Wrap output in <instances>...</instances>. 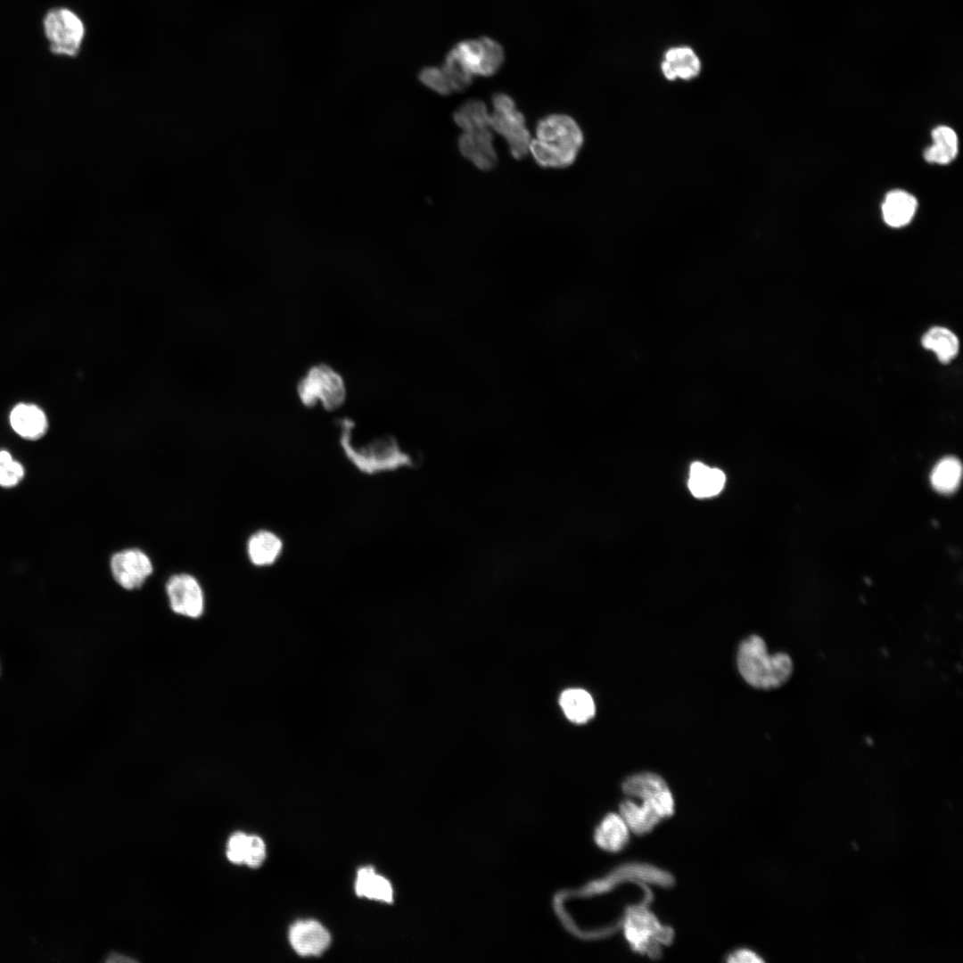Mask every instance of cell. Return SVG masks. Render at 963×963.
Returning <instances> with one entry per match:
<instances>
[{
    "label": "cell",
    "mask_w": 963,
    "mask_h": 963,
    "mask_svg": "<svg viewBox=\"0 0 963 963\" xmlns=\"http://www.w3.org/2000/svg\"><path fill=\"white\" fill-rule=\"evenodd\" d=\"M266 858V845L264 841L258 835H249L245 852L244 864L248 867L259 868Z\"/></svg>",
    "instance_id": "f1b7e54d"
},
{
    "label": "cell",
    "mask_w": 963,
    "mask_h": 963,
    "mask_svg": "<svg viewBox=\"0 0 963 963\" xmlns=\"http://www.w3.org/2000/svg\"><path fill=\"white\" fill-rule=\"evenodd\" d=\"M917 206V199L912 194L901 190L889 192L882 205L884 220L892 227L903 226L912 219Z\"/></svg>",
    "instance_id": "ac0fdd59"
},
{
    "label": "cell",
    "mask_w": 963,
    "mask_h": 963,
    "mask_svg": "<svg viewBox=\"0 0 963 963\" xmlns=\"http://www.w3.org/2000/svg\"><path fill=\"white\" fill-rule=\"evenodd\" d=\"M43 27L52 53L69 57L78 54L86 28L73 11L64 7L51 9L44 17Z\"/></svg>",
    "instance_id": "8992f818"
},
{
    "label": "cell",
    "mask_w": 963,
    "mask_h": 963,
    "mask_svg": "<svg viewBox=\"0 0 963 963\" xmlns=\"http://www.w3.org/2000/svg\"><path fill=\"white\" fill-rule=\"evenodd\" d=\"M300 399L308 406L321 403L325 408L339 407L345 398L342 378L326 366H317L300 380Z\"/></svg>",
    "instance_id": "52a82bcc"
},
{
    "label": "cell",
    "mask_w": 963,
    "mask_h": 963,
    "mask_svg": "<svg viewBox=\"0 0 963 963\" xmlns=\"http://www.w3.org/2000/svg\"><path fill=\"white\" fill-rule=\"evenodd\" d=\"M630 830L620 814H607L594 832L596 844L603 850L617 852L626 847Z\"/></svg>",
    "instance_id": "2e32d148"
},
{
    "label": "cell",
    "mask_w": 963,
    "mask_h": 963,
    "mask_svg": "<svg viewBox=\"0 0 963 963\" xmlns=\"http://www.w3.org/2000/svg\"><path fill=\"white\" fill-rule=\"evenodd\" d=\"M110 565L115 581L126 590L140 588L153 571L150 558L137 548L115 553Z\"/></svg>",
    "instance_id": "30bf717a"
},
{
    "label": "cell",
    "mask_w": 963,
    "mask_h": 963,
    "mask_svg": "<svg viewBox=\"0 0 963 963\" xmlns=\"http://www.w3.org/2000/svg\"><path fill=\"white\" fill-rule=\"evenodd\" d=\"M462 155L482 170L491 169L498 161L490 128L464 132L458 138Z\"/></svg>",
    "instance_id": "4fadbf2b"
},
{
    "label": "cell",
    "mask_w": 963,
    "mask_h": 963,
    "mask_svg": "<svg viewBox=\"0 0 963 963\" xmlns=\"http://www.w3.org/2000/svg\"><path fill=\"white\" fill-rule=\"evenodd\" d=\"M637 885L644 890V900L627 908L622 919L624 937L633 951L656 959L662 956V946L673 941L674 932L649 910L653 894L647 885Z\"/></svg>",
    "instance_id": "3957f363"
},
{
    "label": "cell",
    "mask_w": 963,
    "mask_h": 963,
    "mask_svg": "<svg viewBox=\"0 0 963 963\" xmlns=\"http://www.w3.org/2000/svg\"><path fill=\"white\" fill-rule=\"evenodd\" d=\"M473 77H491L505 60L501 45L490 37L457 42L448 53Z\"/></svg>",
    "instance_id": "5b68a950"
},
{
    "label": "cell",
    "mask_w": 963,
    "mask_h": 963,
    "mask_svg": "<svg viewBox=\"0 0 963 963\" xmlns=\"http://www.w3.org/2000/svg\"><path fill=\"white\" fill-rule=\"evenodd\" d=\"M289 942L300 956H319L329 947L331 935L319 922L301 920L291 926Z\"/></svg>",
    "instance_id": "7c38bea8"
},
{
    "label": "cell",
    "mask_w": 963,
    "mask_h": 963,
    "mask_svg": "<svg viewBox=\"0 0 963 963\" xmlns=\"http://www.w3.org/2000/svg\"><path fill=\"white\" fill-rule=\"evenodd\" d=\"M583 133L577 122L565 114H551L536 126V139L530 151L544 168L562 169L572 165L583 144Z\"/></svg>",
    "instance_id": "6da1fadb"
},
{
    "label": "cell",
    "mask_w": 963,
    "mask_h": 963,
    "mask_svg": "<svg viewBox=\"0 0 963 963\" xmlns=\"http://www.w3.org/2000/svg\"><path fill=\"white\" fill-rule=\"evenodd\" d=\"M166 594L171 611L188 619H199L204 613L203 590L198 580L187 573L172 575L167 581Z\"/></svg>",
    "instance_id": "9c48e42d"
},
{
    "label": "cell",
    "mask_w": 963,
    "mask_h": 963,
    "mask_svg": "<svg viewBox=\"0 0 963 963\" xmlns=\"http://www.w3.org/2000/svg\"><path fill=\"white\" fill-rule=\"evenodd\" d=\"M559 704L565 716L575 723L587 722L596 712L592 696L580 688L564 690L559 697Z\"/></svg>",
    "instance_id": "cb8c5ba5"
},
{
    "label": "cell",
    "mask_w": 963,
    "mask_h": 963,
    "mask_svg": "<svg viewBox=\"0 0 963 963\" xmlns=\"http://www.w3.org/2000/svg\"><path fill=\"white\" fill-rule=\"evenodd\" d=\"M725 481L726 477L721 470L695 462L690 466L687 484L696 498H703L719 494Z\"/></svg>",
    "instance_id": "e0dca14e"
},
{
    "label": "cell",
    "mask_w": 963,
    "mask_h": 963,
    "mask_svg": "<svg viewBox=\"0 0 963 963\" xmlns=\"http://www.w3.org/2000/svg\"><path fill=\"white\" fill-rule=\"evenodd\" d=\"M660 67L668 80H691L700 74L702 62L692 47L676 45L664 52Z\"/></svg>",
    "instance_id": "5bb4252c"
},
{
    "label": "cell",
    "mask_w": 963,
    "mask_h": 963,
    "mask_svg": "<svg viewBox=\"0 0 963 963\" xmlns=\"http://www.w3.org/2000/svg\"><path fill=\"white\" fill-rule=\"evenodd\" d=\"M737 669L750 686L758 689H774L784 685L793 672V662L786 653L769 654L764 640L752 635L739 645Z\"/></svg>",
    "instance_id": "7a4b0ae2"
},
{
    "label": "cell",
    "mask_w": 963,
    "mask_h": 963,
    "mask_svg": "<svg viewBox=\"0 0 963 963\" xmlns=\"http://www.w3.org/2000/svg\"><path fill=\"white\" fill-rule=\"evenodd\" d=\"M282 548L281 539L268 531H259L252 534L247 543L250 560L257 566L269 565L276 562Z\"/></svg>",
    "instance_id": "7402d4cb"
},
{
    "label": "cell",
    "mask_w": 963,
    "mask_h": 963,
    "mask_svg": "<svg viewBox=\"0 0 963 963\" xmlns=\"http://www.w3.org/2000/svg\"><path fill=\"white\" fill-rule=\"evenodd\" d=\"M623 882L671 887L674 885V877L670 872L656 866L641 862H629L620 866L607 878L595 883L591 886L590 892L606 891Z\"/></svg>",
    "instance_id": "8fae6325"
},
{
    "label": "cell",
    "mask_w": 963,
    "mask_h": 963,
    "mask_svg": "<svg viewBox=\"0 0 963 963\" xmlns=\"http://www.w3.org/2000/svg\"><path fill=\"white\" fill-rule=\"evenodd\" d=\"M933 144L924 152V158L928 162L948 164L958 153V136L946 126H939L932 131Z\"/></svg>",
    "instance_id": "603a6c76"
},
{
    "label": "cell",
    "mask_w": 963,
    "mask_h": 963,
    "mask_svg": "<svg viewBox=\"0 0 963 963\" xmlns=\"http://www.w3.org/2000/svg\"><path fill=\"white\" fill-rule=\"evenodd\" d=\"M10 424L18 435L31 440L41 438L48 427L44 411L29 403H20L12 408Z\"/></svg>",
    "instance_id": "9a60e30c"
},
{
    "label": "cell",
    "mask_w": 963,
    "mask_h": 963,
    "mask_svg": "<svg viewBox=\"0 0 963 963\" xmlns=\"http://www.w3.org/2000/svg\"><path fill=\"white\" fill-rule=\"evenodd\" d=\"M24 473L22 465L14 460L8 451H0V486H16L24 477Z\"/></svg>",
    "instance_id": "4316f807"
},
{
    "label": "cell",
    "mask_w": 963,
    "mask_h": 963,
    "mask_svg": "<svg viewBox=\"0 0 963 963\" xmlns=\"http://www.w3.org/2000/svg\"><path fill=\"white\" fill-rule=\"evenodd\" d=\"M492 104L494 111L490 116V128L506 139L514 158L523 159L530 151L531 142L524 116L516 110L514 101L506 94H495Z\"/></svg>",
    "instance_id": "277c9868"
},
{
    "label": "cell",
    "mask_w": 963,
    "mask_h": 963,
    "mask_svg": "<svg viewBox=\"0 0 963 963\" xmlns=\"http://www.w3.org/2000/svg\"><path fill=\"white\" fill-rule=\"evenodd\" d=\"M419 78L424 85L440 95H448L453 93L440 67H425L420 71Z\"/></svg>",
    "instance_id": "83f0119b"
},
{
    "label": "cell",
    "mask_w": 963,
    "mask_h": 963,
    "mask_svg": "<svg viewBox=\"0 0 963 963\" xmlns=\"http://www.w3.org/2000/svg\"><path fill=\"white\" fill-rule=\"evenodd\" d=\"M620 815L630 832L638 835L651 832L662 821L647 802L641 801L638 803L630 797L621 802Z\"/></svg>",
    "instance_id": "d6986e66"
},
{
    "label": "cell",
    "mask_w": 963,
    "mask_h": 963,
    "mask_svg": "<svg viewBox=\"0 0 963 963\" xmlns=\"http://www.w3.org/2000/svg\"><path fill=\"white\" fill-rule=\"evenodd\" d=\"M922 346L935 353L942 364H948L959 353V341L950 329L934 326L927 330L921 338Z\"/></svg>",
    "instance_id": "ffe728a7"
},
{
    "label": "cell",
    "mask_w": 963,
    "mask_h": 963,
    "mask_svg": "<svg viewBox=\"0 0 963 963\" xmlns=\"http://www.w3.org/2000/svg\"><path fill=\"white\" fill-rule=\"evenodd\" d=\"M961 474L960 462L955 457H947L939 461L933 469L931 483L936 490L950 493L959 484Z\"/></svg>",
    "instance_id": "484cf974"
},
{
    "label": "cell",
    "mask_w": 963,
    "mask_h": 963,
    "mask_svg": "<svg viewBox=\"0 0 963 963\" xmlns=\"http://www.w3.org/2000/svg\"><path fill=\"white\" fill-rule=\"evenodd\" d=\"M728 962H762L763 959L754 951L749 949H738L729 953L726 959Z\"/></svg>",
    "instance_id": "4dcf8cb0"
},
{
    "label": "cell",
    "mask_w": 963,
    "mask_h": 963,
    "mask_svg": "<svg viewBox=\"0 0 963 963\" xmlns=\"http://www.w3.org/2000/svg\"><path fill=\"white\" fill-rule=\"evenodd\" d=\"M355 892L359 897L387 903L393 901V889L391 883L385 877L376 874L372 867L358 869Z\"/></svg>",
    "instance_id": "44dd1931"
},
{
    "label": "cell",
    "mask_w": 963,
    "mask_h": 963,
    "mask_svg": "<svg viewBox=\"0 0 963 963\" xmlns=\"http://www.w3.org/2000/svg\"><path fill=\"white\" fill-rule=\"evenodd\" d=\"M490 116L487 106L480 100H470L462 104L454 113L456 124L464 132H470L490 128Z\"/></svg>",
    "instance_id": "d4e9b609"
},
{
    "label": "cell",
    "mask_w": 963,
    "mask_h": 963,
    "mask_svg": "<svg viewBox=\"0 0 963 963\" xmlns=\"http://www.w3.org/2000/svg\"><path fill=\"white\" fill-rule=\"evenodd\" d=\"M248 836L243 832H236L229 837L226 846V857L231 862L244 864Z\"/></svg>",
    "instance_id": "f546056e"
},
{
    "label": "cell",
    "mask_w": 963,
    "mask_h": 963,
    "mask_svg": "<svg viewBox=\"0 0 963 963\" xmlns=\"http://www.w3.org/2000/svg\"><path fill=\"white\" fill-rule=\"evenodd\" d=\"M622 790L628 797L651 804L662 819L670 818L675 811L674 798L667 783L655 773L640 772L628 777L622 783Z\"/></svg>",
    "instance_id": "ba28073f"
}]
</instances>
